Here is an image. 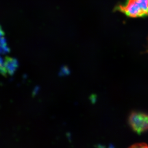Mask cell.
Masks as SVG:
<instances>
[{"label":"cell","mask_w":148,"mask_h":148,"mask_svg":"<svg viewBox=\"0 0 148 148\" xmlns=\"http://www.w3.org/2000/svg\"></svg>","instance_id":"5"},{"label":"cell","mask_w":148,"mask_h":148,"mask_svg":"<svg viewBox=\"0 0 148 148\" xmlns=\"http://www.w3.org/2000/svg\"><path fill=\"white\" fill-rule=\"evenodd\" d=\"M115 9L130 17H147L148 0H127L124 4L118 5Z\"/></svg>","instance_id":"1"},{"label":"cell","mask_w":148,"mask_h":148,"mask_svg":"<svg viewBox=\"0 0 148 148\" xmlns=\"http://www.w3.org/2000/svg\"><path fill=\"white\" fill-rule=\"evenodd\" d=\"M129 148H148V145L145 143H139L133 144Z\"/></svg>","instance_id":"4"},{"label":"cell","mask_w":148,"mask_h":148,"mask_svg":"<svg viewBox=\"0 0 148 148\" xmlns=\"http://www.w3.org/2000/svg\"><path fill=\"white\" fill-rule=\"evenodd\" d=\"M16 66V62H15V60L10 59L7 60L5 66L7 67V70H8L9 72H12L14 71Z\"/></svg>","instance_id":"3"},{"label":"cell","mask_w":148,"mask_h":148,"mask_svg":"<svg viewBox=\"0 0 148 148\" xmlns=\"http://www.w3.org/2000/svg\"><path fill=\"white\" fill-rule=\"evenodd\" d=\"M128 123L133 131L140 135L148 130V113L133 111L129 115Z\"/></svg>","instance_id":"2"}]
</instances>
